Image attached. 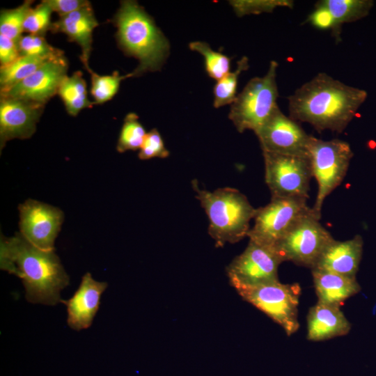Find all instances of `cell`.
Segmentation results:
<instances>
[{
	"instance_id": "1",
	"label": "cell",
	"mask_w": 376,
	"mask_h": 376,
	"mask_svg": "<svg viewBox=\"0 0 376 376\" xmlns=\"http://www.w3.org/2000/svg\"><path fill=\"white\" fill-rule=\"evenodd\" d=\"M366 91L320 72L288 97L289 116L319 132H342L366 97Z\"/></svg>"
},
{
	"instance_id": "2",
	"label": "cell",
	"mask_w": 376,
	"mask_h": 376,
	"mask_svg": "<svg viewBox=\"0 0 376 376\" xmlns=\"http://www.w3.org/2000/svg\"><path fill=\"white\" fill-rule=\"evenodd\" d=\"M0 266L22 280L26 299L31 303L54 306L61 302L60 292L69 284L54 250L35 246L20 233L8 238L1 236Z\"/></svg>"
},
{
	"instance_id": "3",
	"label": "cell",
	"mask_w": 376,
	"mask_h": 376,
	"mask_svg": "<svg viewBox=\"0 0 376 376\" xmlns=\"http://www.w3.org/2000/svg\"><path fill=\"white\" fill-rule=\"evenodd\" d=\"M111 22L119 48L139 61L135 77L161 70L170 53L169 42L137 1H121Z\"/></svg>"
},
{
	"instance_id": "4",
	"label": "cell",
	"mask_w": 376,
	"mask_h": 376,
	"mask_svg": "<svg viewBox=\"0 0 376 376\" xmlns=\"http://www.w3.org/2000/svg\"><path fill=\"white\" fill-rule=\"evenodd\" d=\"M192 187L208 217V233L217 246L247 236L256 209L242 193L231 187L209 191L200 189L196 180L192 181Z\"/></svg>"
},
{
	"instance_id": "5",
	"label": "cell",
	"mask_w": 376,
	"mask_h": 376,
	"mask_svg": "<svg viewBox=\"0 0 376 376\" xmlns=\"http://www.w3.org/2000/svg\"><path fill=\"white\" fill-rule=\"evenodd\" d=\"M278 65L272 61L267 73L250 79L231 104L228 118L239 132L247 130L255 132L279 107Z\"/></svg>"
},
{
	"instance_id": "6",
	"label": "cell",
	"mask_w": 376,
	"mask_h": 376,
	"mask_svg": "<svg viewBox=\"0 0 376 376\" xmlns=\"http://www.w3.org/2000/svg\"><path fill=\"white\" fill-rule=\"evenodd\" d=\"M352 157L353 152L346 141H324L313 136L308 159L318 188L312 209L320 218L324 199L343 181Z\"/></svg>"
},
{
	"instance_id": "7",
	"label": "cell",
	"mask_w": 376,
	"mask_h": 376,
	"mask_svg": "<svg viewBox=\"0 0 376 376\" xmlns=\"http://www.w3.org/2000/svg\"><path fill=\"white\" fill-rule=\"evenodd\" d=\"M313 212L302 217L274 249L283 261L313 269L327 246L334 240Z\"/></svg>"
},
{
	"instance_id": "8",
	"label": "cell",
	"mask_w": 376,
	"mask_h": 376,
	"mask_svg": "<svg viewBox=\"0 0 376 376\" xmlns=\"http://www.w3.org/2000/svg\"><path fill=\"white\" fill-rule=\"evenodd\" d=\"M311 210L307 198H272L267 205L256 209L254 224L247 237L257 244L274 248L295 223Z\"/></svg>"
},
{
	"instance_id": "9",
	"label": "cell",
	"mask_w": 376,
	"mask_h": 376,
	"mask_svg": "<svg viewBox=\"0 0 376 376\" xmlns=\"http://www.w3.org/2000/svg\"><path fill=\"white\" fill-rule=\"evenodd\" d=\"M237 292L243 299L281 326L288 336L298 330L297 307L301 294L298 283L285 284L277 281Z\"/></svg>"
},
{
	"instance_id": "10",
	"label": "cell",
	"mask_w": 376,
	"mask_h": 376,
	"mask_svg": "<svg viewBox=\"0 0 376 376\" xmlns=\"http://www.w3.org/2000/svg\"><path fill=\"white\" fill-rule=\"evenodd\" d=\"M265 182L272 198L308 197L313 177L308 157L263 152Z\"/></svg>"
},
{
	"instance_id": "11",
	"label": "cell",
	"mask_w": 376,
	"mask_h": 376,
	"mask_svg": "<svg viewBox=\"0 0 376 376\" xmlns=\"http://www.w3.org/2000/svg\"><path fill=\"white\" fill-rule=\"evenodd\" d=\"M282 263L275 249L249 240L244 251L226 268L230 285L239 292L279 281Z\"/></svg>"
},
{
	"instance_id": "12",
	"label": "cell",
	"mask_w": 376,
	"mask_h": 376,
	"mask_svg": "<svg viewBox=\"0 0 376 376\" xmlns=\"http://www.w3.org/2000/svg\"><path fill=\"white\" fill-rule=\"evenodd\" d=\"M254 133L263 152L308 157L313 136L279 107Z\"/></svg>"
},
{
	"instance_id": "13",
	"label": "cell",
	"mask_w": 376,
	"mask_h": 376,
	"mask_svg": "<svg viewBox=\"0 0 376 376\" xmlns=\"http://www.w3.org/2000/svg\"><path fill=\"white\" fill-rule=\"evenodd\" d=\"M20 234L35 246L54 250V241L64 220V214L51 205L28 199L18 206Z\"/></svg>"
},
{
	"instance_id": "14",
	"label": "cell",
	"mask_w": 376,
	"mask_h": 376,
	"mask_svg": "<svg viewBox=\"0 0 376 376\" xmlns=\"http://www.w3.org/2000/svg\"><path fill=\"white\" fill-rule=\"evenodd\" d=\"M68 63L64 56L48 61L31 75L0 95L45 105L57 94L62 81L68 75Z\"/></svg>"
},
{
	"instance_id": "15",
	"label": "cell",
	"mask_w": 376,
	"mask_h": 376,
	"mask_svg": "<svg viewBox=\"0 0 376 376\" xmlns=\"http://www.w3.org/2000/svg\"><path fill=\"white\" fill-rule=\"evenodd\" d=\"M44 104L0 96V149L14 139H26L36 131Z\"/></svg>"
},
{
	"instance_id": "16",
	"label": "cell",
	"mask_w": 376,
	"mask_h": 376,
	"mask_svg": "<svg viewBox=\"0 0 376 376\" xmlns=\"http://www.w3.org/2000/svg\"><path fill=\"white\" fill-rule=\"evenodd\" d=\"M107 283L94 280L89 272L81 279L74 295L68 300H61L67 307L69 327L79 331L88 328L98 311L101 295L107 288Z\"/></svg>"
},
{
	"instance_id": "17",
	"label": "cell",
	"mask_w": 376,
	"mask_h": 376,
	"mask_svg": "<svg viewBox=\"0 0 376 376\" xmlns=\"http://www.w3.org/2000/svg\"><path fill=\"white\" fill-rule=\"evenodd\" d=\"M98 26L91 5L66 15L59 17L52 22V33H63L70 42H76L81 48L80 60L88 72V60L92 50L93 32Z\"/></svg>"
},
{
	"instance_id": "18",
	"label": "cell",
	"mask_w": 376,
	"mask_h": 376,
	"mask_svg": "<svg viewBox=\"0 0 376 376\" xmlns=\"http://www.w3.org/2000/svg\"><path fill=\"white\" fill-rule=\"evenodd\" d=\"M362 252L363 239L359 235L345 241L334 240L324 250L313 269L356 277Z\"/></svg>"
},
{
	"instance_id": "19",
	"label": "cell",
	"mask_w": 376,
	"mask_h": 376,
	"mask_svg": "<svg viewBox=\"0 0 376 376\" xmlns=\"http://www.w3.org/2000/svg\"><path fill=\"white\" fill-rule=\"evenodd\" d=\"M307 339L322 341L345 336L351 329L340 307L317 302L307 315Z\"/></svg>"
},
{
	"instance_id": "20",
	"label": "cell",
	"mask_w": 376,
	"mask_h": 376,
	"mask_svg": "<svg viewBox=\"0 0 376 376\" xmlns=\"http://www.w3.org/2000/svg\"><path fill=\"white\" fill-rule=\"evenodd\" d=\"M311 271L318 302L340 307L345 300L361 290L356 277L316 269Z\"/></svg>"
},
{
	"instance_id": "21",
	"label": "cell",
	"mask_w": 376,
	"mask_h": 376,
	"mask_svg": "<svg viewBox=\"0 0 376 376\" xmlns=\"http://www.w3.org/2000/svg\"><path fill=\"white\" fill-rule=\"evenodd\" d=\"M63 102L68 113L76 116L84 109L91 108L94 102L88 97L87 85L80 71L62 81L57 93Z\"/></svg>"
},
{
	"instance_id": "22",
	"label": "cell",
	"mask_w": 376,
	"mask_h": 376,
	"mask_svg": "<svg viewBox=\"0 0 376 376\" xmlns=\"http://www.w3.org/2000/svg\"><path fill=\"white\" fill-rule=\"evenodd\" d=\"M50 60L32 56H20L13 63L0 68V93L4 92L33 73Z\"/></svg>"
},
{
	"instance_id": "23",
	"label": "cell",
	"mask_w": 376,
	"mask_h": 376,
	"mask_svg": "<svg viewBox=\"0 0 376 376\" xmlns=\"http://www.w3.org/2000/svg\"><path fill=\"white\" fill-rule=\"evenodd\" d=\"M318 2L329 10L340 33L343 24L365 17L373 6L372 1L366 0H322Z\"/></svg>"
},
{
	"instance_id": "24",
	"label": "cell",
	"mask_w": 376,
	"mask_h": 376,
	"mask_svg": "<svg viewBox=\"0 0 376 376\" xmlns=\"http://www.w3.org/2000/svg\"><path fill=\"white\" fill-rule=\"evenodd\" d=\"M249 59L243 56L237 63L235 70L228 72L217 81L214 86V102L215 108L232 104L237 97V87L240 74L249 68Z\"/></svg>"
},
{
	"instance_id": "25",
	"label": "cell",
	"mask_w": 376,
	"mask_h": 376,
	"mask_svg": "<svg viewBox=\"0 0 376 376\" xmlns=\"http://www.w3.org/2000/svg\"><path fill=\"white\" fill-rule=\"evenodd\" d=\"M91 75V94L93 97L94 104H103L111 100L118 93L122 81L135 77L132 71L126 75H120L117 71L111 75H100L91 69L88 71Z\"/></svg>"
},
{
	"instance_id": "26",
	"label": "cell",
	"mask_w": 376,
	"mask_h": 376,
	"mask_svg": "<svg viewBox=\"0 0 376 376\" xmlns=\"http://www.w3.org/2000/svg\"><path fill=\"white\" fill-rule=\"evenodd\" d=\"M189 47L203 56L205 70L210 77L218 81L230 72V58L214 51L207 42H191Z\"/></svg>"
},
{
	"instance_id": "27",
	"label": "cell",
	"mask_w": 376,
	"mask_h": 376,
	"mask_svg": "<svg viewBox=\"0 0 376 376\" xmlns=\"http://www.w3.org/2000/svg\"><path fill=\"white\" fill-rule=\"evenodd\" d=\"M147 132L139 120L136 113H127L123 120L116 150L123 153L127 150H139L141 147Z\"/></svg>"
},
{
	"instance_id": "28",
	"label": "cell",
	"mask_w": 376,
	"mask_h": 376,
	"mask_svg": "<svg viewBox=\"0 0 376 376\" xmlns=\"http://www.w3.org/2000/svg\"><path fill=\"white\" fill-rule=\"evenodd\" d=\"M33 3V1L26 0L17 8L1 10L0 35L17 42L24 32V21Z\"/></svg>"
},
{
	"instance_id": "29",
	"label": "cell",
	"mask_w": 376,
	"mask_h": 376,
	"mask_svg": "<svg viewBox=\"0 0 376 376\" xmlns=\"http://www.w3.org/2000/svg\"><path fill=\"white\" fill-rule=\"evenodd\" d=\"M21 56H32L52 60L64 56V52L49 45L44 36L28 34L22 36L17 42Z\"/></svg>"
},
{
	"instance_id": "30",
	"label": "cell",
	"mask_w": 376,
	"mask_h": 376,
	"mask_svg": "<svg viewBox=\"0 0 376 376\" xmlns=\"http://www.w3.org/2000/svg\"><path fill=\"white\" fill-rule=\"evenodd\" d=\"M53 11L45 2L42 1L34 8H31L24 21V32L29 34L44 36L51 30L52 22L51 15Z\"/></svg>"
},
{
	"instance_id": "31",
	"label": "cell",
	"mask_w": 376,
	"mask_h": 376,
	"mask_svg": "<svg viewBox=\"0 0 376 376\" xmlns=\"http://www.w3.org/2000/svg\"><path fill=\"white\" fill-rule=\"evenodd\" d=\"M229 2L239 17L272 13L277 7L292 8L294 5V1L290 0H235Z\"/></svg>"
},
{
	"instance_id": "32",
	"label": "cell",
	"mask_w": 376,
	"mask_h": 376,
	"mask_svg": "<svg viewBox=\"0 0 376 376\" xmlns=\"http://www.w3.org/2000/svg\"><path fill=\"white\" fill-rule=\"evenodd\" d=\"M169 155V152L159 131L154 128L147 132L138 153L139 158L146 160L155 157L166 158Z\"/></svg>"
},
{
	"instance_id": "33",
	"label": "cell",
	"mask_w": 376,
	"mask_h": 376,
	"mask_svg": "<svg viewBox=\"0 0 376 376\" xmlns=\"http://www.w3.org/2000/svg\"><path fill=\"white\" fill-rule=\"evenodd\" d=\"M307 22L320 29H331L336 40H339L340 33L336 28L333 16L329 10L319 2L315 4V8L309 15Z\"/></svg>"
},
{
	"instance_id": "34",
	"label": "cell",
	"mask_w": 376,
	"mask_h": 376,
	"mask_svg": "<svg viewBox=\"0 0 376 376\" xmlns=\"http://www.w3.org/2000/svg\"><path fill=\"white\" fill-rule=\"evenodd\" d=\"M53 12L62 17L91 3L86 0H45Z\"/></svg>"
},
{
	"instance_id": "35",
	"label": "cell",
	"mask_w": 376,
	"mask_h": 376,
	"mask_svg": "<svg viewBox=\"0 0 376 376\" xmlns=\"http://www.w3.org/2000/svg\"><path fill=\"white\" fill-rule=\"evenodd\" d=\"M17 42L0 35V64L7 65L20 56Z\"/></svg>"
}]
</instances>
